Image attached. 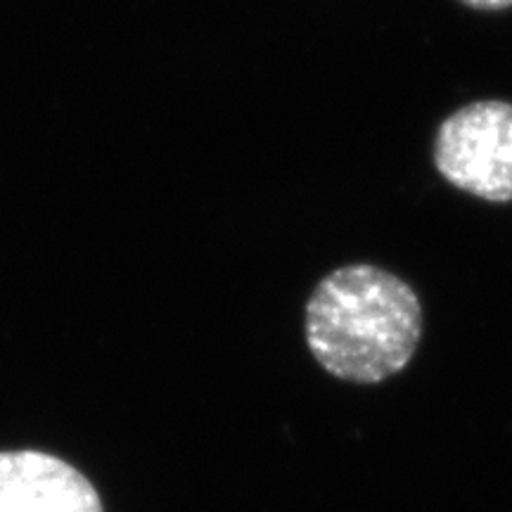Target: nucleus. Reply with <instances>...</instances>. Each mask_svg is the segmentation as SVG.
Returning <instances> with one entry per match:
<instances>
[{"label":"nucleus","instance_id":"obj_4","mask_svg":"<svg viewBox=\"0 0 512 512\" xmlns=\"http://www.w3.org/2000/svg\"><path fill=\"white\" fill-rule=\"evenodd\" d=\"M465 5H470V8L475 10H505V8H512V0H463Z\"/></svg>","mask_w":512,"mask_h":512},{"label":"nucleus","instance_id":"obj_2","mask_svg":"<svg viewBox=\"0 0 512 512\" xmlns=\"http://www.w3.org/2000/svg\"><path fill=\"white\" fill-rule=\"evenodd\" d=\"M434 166L448 183L486 202H512V105L479 100L441 121Z\"/></svg>","mask_w":512,"mask_h":512},{"label":"nucleus","instance_id":"obj_3","mask_svg":"<svg viewBox=\"0 0 512 512\" xmlns=\"http://www.w3.org/2000/svg\"><path fill=\"white\" fill-rule=\"evenodd\" d=\"M0 512H105V508L88 477L67 460L41 451H3Z\"/></svg>","mask_w":512,"mask_h":512},{"label":"nucleus","instance_id":"obj_1","mask_svg":"<svg viewBox=\"0 0 512 512\" xmlns=\"http://www.w3.org/2000/svg\"><path fill=\"white\" fill-rule=\"evenodd\" d=\"M422 337V306L399 275L373 264L342 266L306 304V342L339 380L375 384L408 366Z\"/></svg>","mask_w":512,"mask_h":512}]
</instances>
